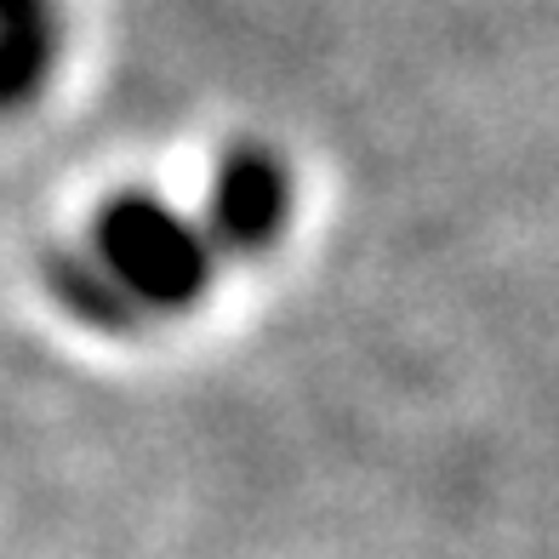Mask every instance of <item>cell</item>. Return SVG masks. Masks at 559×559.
Returning a JSON list of instances; mask_svg holds the SVG:
<instances>
[{
    "label": "cell",
    "instance_id": "obj_2",
    "mask_svg": "<svg viewBox=\"0 0 559 559\" xmlns=\"http://www.w3.org/2000/svg\"><path fill=\"white\" fill-rule=\"evenodd\" d=\"M292 217V171L263 143H235L217 160L212 200H206V235L217 258H263L286 235Z\"/></svg>",
    "mask_w": 559,
    "mask_h": 559
},
{
    "label": "cell",
    "instance_id": "obj_1",
    "mask_svg": "<svg viewBox=\"0 0 559 559\" xmlns=\"http://www.w3.org/2000/svg\"><path fill=\"white\" fill-rule=\"evenodd\" d=\"M86 251L148 325L166 314H189L212 292V274H217V246L206 228L143 189L115 194L92 217Z\"/></svg>",
    "mask_w": 559,
    "mask_h": 559
},
{
    "label": "cell",
    "instance_id": "obj_4",
    "mask_svg": "<svg viewBox=\"0 0 559 559\" xmlns=\"http://www.w3.org/2000/svg\"><path fill=\"white\" fill-rule=\"evenodd\" d=\"M46 286H52V297H58L81 325H92V332L132 337V332H143V325H148L132 302L120 297L115 280L97 269V258L86 251V240H69V246L46 251Z\"/></svg>",
    "mask_w": 559,
    "mask_h": 559
},
{
    "label": "cell",
    "instance_id": "obj_3",
    "mask_svg": "<svg viewBox=\"0 0 559 559\" xmlns=\"http://www.w3.org/2000/svg\"><path fill=\"white\" fill-rule=\"evenodd\" d=\"M58 63V0H0V115H17Z\"/></svg>",
    "mask_w": 559,
    "mask_h": 559
}]
</instances>
